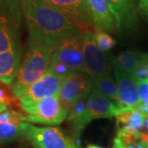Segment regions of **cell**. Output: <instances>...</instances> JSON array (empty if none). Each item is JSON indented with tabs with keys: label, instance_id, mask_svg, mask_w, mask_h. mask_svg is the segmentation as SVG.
Here are the masks:
<instances>
[{
	"label": "cell",
	"instance_id": "1",
	"mask_svg": "<svg viewBox=\"0 0 148 148\" xmlns=\"http://www.w3.org/2000/svg\"><path fill=\"white\" fill-rule=\"evenodd\" d=\"M23 14L29 32V44L57 46L64 39L86 31L46 0H23Z\"/></svg>",
	"mask_w": 148,
	"mask_h": 148
},
{
	"label": "cell",
	"instance_id": "2",
	"mask_svg": "<svg viewBox=\"0 0 148 148\" xmlns=\"http://www.w3.org/2000/svg\"><path fill=\"white\" fill-rule=\"evenodd\" d=\"M55 48L42 43L29 44L16 78L11 84L16 97L18 98L32 83L47 73Z\"/></svg>",
	"mask_w": 148,
	"mask_h": 148
},
{
	"label": "cell",
	"instance_id": "3",
	"mask_svg": "<svg viewBox=\"0 0 148 148\" xmlns=\"http://www.w3.org/2000/svg\"><path fill=\"white\" fill-rule=\"evenodd\" d=\"M23 0H0V53L20 47Z\"/></svg>",
	"mask_w": 148,
	"mask_h": 148
},
{
	"label": "cell",
	"instance_id": "4",
	"mask_svg": "<svg viewBox=\"0 0 148 148\" xmlns=\"http://www.w3.org/2000/svg\"><path fill=\"white\" fill-rule=\"evenodd\" d=\"M21 110L26 114L25 122L51 126L62 123L69 114V110L62 105L58 95L43 99Z\"/></svg>",
	"mask_w": 148,
	"mask_h": 148
},
{
	"label": "cell",
	"instance_id": "5",
	"mask_svg": "<svg viewBox=\"0 0 148 148\" xmlns=\"http://www.w3.org/2000/svg\"><path fill=\"white\" fill-rule=\"evenodd\" d=\"M82 53L84 73L92 80L110 73L112 56L102 52L95 40L94 32L86 30L82 34Z\"/></svg>",
	"mask_w": 148,
	"mask_h": 148
},
{
	"label": "cell",
	"instance_id": "6",
	"mask_svg": "<svg viewBox=\"0 0 148 148\" xmlns=\"http://www.w3.org/2000/svg\"><path fill=\"white\" fill-rule=\"evenodd\" d=\"M23 138L39 148H74L75 144L69 140L59 128L37 127L26 122Z\"/></svg>",
	"mask_w": 148,
	"mask_h": 148
},
{
	"label": "cell",
	"instance_id": "7",
	"mask_svg": "<svg viewBox=\"0 0 148 148\" xmlns=\"http://www.w3.org/2000/svg\"><path fill=\"white\" fill-rule=\"evenodd\" d=\"M92 85V79L85 73L73 72L62 80L58 98L62 105L69 110L75 101L90 95Z\"/></svg>",
	"mask_w": 148,
	"mask_h": 148
},
{
	"label": "cell",
	"instance_id": "8",
	"mask_svg": "<svg viewBox=\"0 0 148 148\" xmlns=\"http://www.w3.org/2000/svg\"><path fill=\"white\" fill-rule=\"evenodd\" d=\"M62 79L50 72H48L40 79L32 83L18 99L21 108L36 104L50 96L58 95Z\"/></svg>",
	"mask_w": 148,
	"mask_h": 148
},
{
	"label": "cell",
	"instance_id": "9",
	"mask_svg": "<svg viewBox=\"0 0 148 148\" xmlns=\"http://www.w3.org/2000/svg\"><path fill=\"white\" fill-rule=\"evenodd\" d=\"M83 32L64 39L56 46L53 52V58L65 64L73 72L84 73L82 53Z\"/></svg>",
	"mask_w": 148,
	"mask_h": 148
},
{
	"label": "cell",
	"instance_id": "10",
	"mask_svg": "<svg viewBox=\"0 0 148 148\" xmlns=\"http://www.w3.org/2000/svg\"><path fill=\"white\" fill-rule=\"evenodd\" d=\"M120 111L115 103L94 90H91L87 99L86 109L82 120V127L84 128L90 122L98 119L116 117Z\"/></svg>",
	"mask_w": 148,
	"mask_h": 148
},
{
	"label": "cell",
	"instance_id": "11",
	"mask_svg": "<svg viewBox=\"0 0 148 148\" xmlns=\"http://www.w3.org/2000/svg\"><path fill=\"white\" fill-rule=\"evenodd\" d=\"M86 30L94 29L87 0H46Z\"/></svg>",
	"mask_w": 148,
	"mask_h": 148
},
{
	"label": "cell",
	"instance_id": "12",
	"mask_svg": "<svg viewBox=\"0 0 148 148\" xmlns=\"http://www.w3.org/2000/svg\"><path fill=\"white\" fill-rule=\"evenodd\" d=\"M114 80L118 88L119 102L117 106L120 110H132L140 101L138 86L131 75L114 69Z\"/></svg>",
	"mask_w": 148,
	"mask_h": 148
},
{
	"label": "cell",
	"instance_id": "13",
	"mask_svg": "<svg viewBox=\"0 0 148 148\" xmlns=\"http://www.w3.org/2000/svg\"><path fill=\"white\" fill-rule=\"evenodd\" d=\"M26 122L24 115L12 110L0 114V145L12 143L23 138Z\"/></svg>",
	"mask_w": 148,
	"mask_h": 148
},
{
	"label": "cell",
	"instance_id": "14",
	"mask_svg": "<svg viewBox=\"0 0 148 148\" xmlns=\"http://www.w3.org/2000/svg\"><path fill=\"white\" fill-rule=\"evenodd\" d=\"M21 63V46L0 53V82L12 84L16 78Z\"/></svg>",
	"mask_w": 148,
	"mask_h": 148
},
{
	"label": "cell",
	"instance_id": "15",
	"mask_svg": "<svg viewBox=\"0 0 148 148\" xmlns=\"http://www.w3.org/2000/svg\"><path fill=\"white\" fill-rule=\"evenodd\" d=\"M145 118L134 110L120 111L116 116L117 135H133L140 137L144 128Z\"/></svg>",
	"mask_w": 148,
	"mask_h": 148
},
{
	"label": "cell",
	"instance_id": "16",
	"mask_svg": "<svg viewBox=\"0 0 148 148\" xmlns=\"http://www.w3.org/2000/svg\"><path fill=\"white\" fill-rule=\"evenodd\" d=\"M94 29L98 28L106 32H113L116 28V22L105 0H87Z\"/></svg>",
	"mask_w": 148,
	"mask_h": 148
},
{
	"label": "cell",
	"instance_id": "17",
	"mask_svg": "<svg viewBox=\"0 0 148 148\" xmlns=\"http://www.w3.org/2000/svg\"><path fill=\"white\" fill-rule=\"evenodd\" d=\"M145 53L138 50H127L112 57V64L114 69L131 75L143 59Z\"/></svg>",
	"mask_w": 148,
	"mask_h": 148
},
{
	"label": "cell",
	"instance_id": "18",
	"mask_svg": "<svg viewBox=\"0 0 148 148\" xmlns=\"http://www.w3.org/2000/svg\"><path fill=\"white\" fill-rule=\"evenodd\" d=\"M92 90L105 96L106 98L118 105V88L115 80L112 77L111 73L103 75L96 79L92 80Z\"/></svg>",
	"mask_w": 148,
	"mask_h": 148
},
{
	"label": "cell",
	"instance_id": "19",
	"mask_svg": "<svg viewBox=\"0 0 148 148\" xmlns=\"http://www.w3.org/2000/svg\"><path fill=\"white\" fill-rule=\"evenodd\" d=\"M89 96H86L75 101L69 110L67 119L71 126L75 129L77 133H80L83 129L82 120L86 109L87 99Z\"/></svg>",
	"mask_w": 148,
	"mask_h": 148
},
{
	"label": "cell",
	"instance_id": "20",
	"mask_svg": "<svg viewBox=\"0 0 148 148\" xmlns=\"http://www.w3.org/2000/svg\"><path fill=\"white\" fill-rule=\"evenodd\" d=\"M122 17V31H132L138 25V13L133 0H119Z\"/></svg>",
	"mask_w": 148,
	"mask_h": 148
},
{
	"label": "cell",
	"instance_id": "21",
	"mask_svg": "<svg viewBox=\"0 0 148 148\" xmlns=\"http://www.w3.org/2000/svg\"><path fill=\"white\" fill-rule=\"evenodd\" d=\"M94 36H95V40L97 46L104 53L110 50L116 44V40L108 32L101 29L95 28Z\"/></svg>",
	"mask_w": 148,
	"mask_h": 148
},
{
	"label": "cell",
	"instance_id": "22",
	"mask_svg": "<svg viewBox=\"0 0 148 148\" xmlns=\"http://www.w3.org/2000/svg\"><path fill=\"white\" fill-rule=\"evenodd\" d=\"M137 84L141 82H148V53L144 54L143 59L131 74Z\"/></svg>",
	"mask_w": 148,
	"mask_h": 148
},
{
	"label": "cell",
	"instance_id": "23",
	"mask_svg": "<svg viewBox=\"0 0 148 148\" xmlns=\"http://www.w3.org/2000/svg\"><path fill=\"white\" fill-rule=\"evenodd\" d=\"M106 5L108 7L109 10L110 11L111 14L113 15L115 22H116V28L118 29L119 32H122V21H123V17H122L121 9L119 0H105Z\"/></svg>",
	"mask_w": 148,
	"mask_h": 148
},
{
	"label": "cell",
	"instance_id": "24",
	"mask_svg": "<svg viewBox=\"0 0 148 148\" xmlns=\"http://www.w3.org/2000/svg\"><path fill=\"white\" fill-rule=\"evenodd\" d=\"M48 72L52 73L55 76L60 77L62 80L73 73V71L69 68H68L65 64H62L61 62L54 59L53 58H52V61L50 63L49 68L48 69Z\"/></svg>",
	"mask_w": 148,
	"mask_h": 148
},
{
	"label": "cell",
	"instance_id": "25",
	"mask_svg": "<svg viewBox=\"0 0 148 148\" xmlns=\"http://www.w3.org/2000/svg\"><path fill=\"white\" fill-rule=\"evenodd\" d=\"M138 86L140 101L148 106V82L138 83Z\"/></svg>",
	"mask_w": 148,
	"mask_h": 148
},
{
	"label": "cell",
	"instance_id": "26",
	"mask_svg": "<svg viewBox=\"0 0 148 148\" xmlns=\"http://www.w3.org/2000/svg\"><path fill=\"white\" fill-rule=\"evenodd\" d=\"M9 106V98L5 90L0 88V114L7 110Z\"/></svg>",
	"mask_w": 148,
	"mask_h": 148
},
{
	"label": "cell",
	"instance_id": "27",
	"mask_svg": "<svg viewBox=\"0 0 148 148\" xmlns=\"http://www.w3.org/2000/svg\"><path fill=\"white\" fill-rule=\"evenodd\" d=\"M138 9L148 20V0H138Z\"/></svg>",
	"mask_w": 148,
	"mask_h": 148
},
{
	"label": "cell",
	"instance_id": "28",
	"mask_svg": "<svg viewBox=\"0 0 148 148\" xmlns=\"http://www.w3.org/2000/svg\"><path fill=\"white\" fill-rule=\"evenodd\" d=\"M122 146H123V148H148L146 144H144L143 143H142L140 140L138 141V142H136V143H131V144L125 145V146L122 144Z\"/></svg>",
	"mask_w": 148,
	"mask_h": 148
},
{
	"label": "cell",
	"instance_id": "29",
	"mask_svg": "<svg viewBox=\"0 0 148 148\" xmlns=\"http://www.w3.org/2000/svg\"><path fill=\"white\" fill-rule=\"evenodd\" d=\"M140 141L143 143L144 144H146L148 147V134L146 132H142L140 134Z\"/></svg>",
	"mask_w": 148,
	"mask_h": 148
},
{
	"label": "cell",
	"instance_id": "30",
	"mask_svg": "<svg viewBox=\"0 0 148 148\" xmlns=\"http://www.w3.org/2000/svg\"><path fill=\"white\" fill-rule=\"evenodd\" d=\"M113 148H123L122 143L120 140L118 138H116L114 140V145H113Z\"/></svg>",
	"mask_w": 148,
	"mask_h": 148
},
{
	"label": "cell",
	"instance_id": "31",
	"mask_svg": "<svg viewBox=\"0 0 148 148\" xmlns=\"http://www.w3.org/2000/svg\"><path fill=\"white\" fill-rule=\"evenodd\" d=\"M144 127L146 129V133L148 134V118H145V123H144Z\"/></svg>",
	"mask_w": 148,
	"mask_h": 148
},
{
	"label": "cell",
	"instance_id": "32",
	"mask_svg": "<svg viewBox=\"0 0 148 148\" xmlns=\"http://www.w3.org/2000/svg\"><path fill=\"white\" fill-rule=\"evenodd\" d=\"M86 148H104V147H101L100 146H96V145H93V144H90V145H88Z\"/></svg>",
	"mask_w": 148,
	"mask_h": 148
},
{
	"label": "cell",
	"instance_id": "33",
	"mask_svg": "<svg viewBox=\"0 0 148 148\" xmlns=\"http://www.w3.org/2000/svg\"><path fill=\"white\" fill-rule=\"evenodd\" d=\"M74 148H78V147H77V146H76V145H75V147H74Z\"/></svg>",
	"mask_w": 148,
	"mask_h": 148
},
{
	"label": "cell",
	"instance_id": "34",
	"mask_svg": "<svg viewBox=\"0 0 148 148\" xmlns=\"http://www.w3.org/2000/svg\"><path fill=\"white\" fill-rule=\"evenodd\" d=\"M34 148H39V147H34Z\"/></svg>",
	"mask_w": 148,
	"mask_h": 148
}]
</instances>
